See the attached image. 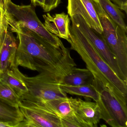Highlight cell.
<instances>
[{"label":"cell","instance_id":"cell-1","mask_svg":"<svg viewBox=\"0 0 127 127\" xmlns=\"http://www.w3.org/2000/svg\"><path fill=\"white\" fill-rule=\"evenodd\" d=\"M11 32L19 40L15 66L39 73L51 71L72 59L70 50L63 46L57 47L37 33L26 27L8 23Z\"/></svg>","mask_w":127,"mask_h":127},{"label":"cell","instance_id":"cell-2","mask_svg":"<svg viewBox=\"0 0 127 127\" xmlns=\"http://www.w3.org/2000/svg\"><path fill=\"white\" fill-rule=\"evenodd\" d=\"M70 25V36L68 42L70 49L76 51L86 64L87 69L94 78L108 88L127 97V82L120 78L105 61L89 39L73 22Z\"/></svg>","mask_w":127,"mask_h":127},{"label":"cell","instance_id":"cell-3","mask_svg":"<svg viewBox=\"0 0 127 127\" xmlns=\"http://www.w3.org/2000/svg\"><path fill=\"white\" fill-rule=\"evenodd\" d=\"M76 66L72 59L53 70L41 72L34 76L28 77L21 72L29 91L20 100L38 102L67 97L61 85L64 75Z\"/></svg>","mask_w":127,"mask_h":127},{"label":"cell","instance_id":"cell-4","mask_svg":"<svg viewBox=\"0 0 127 127\" xmlns=\"http://www.w3.org/2000/svg\"><path fill=\"white\" fill-rule=\"evenodd\" d=\"M95 5L102 28V35L116 57L122 73L127 79V32L109 17L98 0H96Z\"/></svg>","mask_w":127,"mask_h":127},{"label":"cell","instance_id":"cell-5","mask_svg":"<svg viewBox=\"0 0 127 127\" xmlns=\"http://www.w3.org/2000/svg\"><path fill=\"white\" fill-rule=\"evenodd\" d=\"M93 84L99 92L101 119L113 127H127V98L106 87L94 78Z\"/></svg>","mask_w":127,"mask_h":127},{"label":"cell","instance_id":"cell-6","mask_svg":"<svg viewBox=\"0 0 127 127\" xmlns=\"http://www.w3.org/2000/svg\"><path fill=\"white\" fill-rule=\"evenodd\" d=\"M8 23L17 24L34 31L53 46H64L58 37L50 32L37 16L32 5H19L8 0L5 9Z\"/></svg>","mask_w":127,"mask_h":127},{"label":"cell","instance_id":"cell-7","mask_svg":"<svg viewBox=\"0 0 127 127\" xmlns=\"http://www.w3.org/2000/svg\"><path fill=\"white\" fill-rule=\"evenodd\" d=\"M70 20L82 34L89 39L102 58L118 77L127 82V79L122 73L116 57L110 50L101 34L96 32L91 28L81 15L73 16L70 17Z\"/></svg>","mask_w":127,"mask_h":127},{"label":"cell","instance_id":"cell-8","mask_svg":"<svg viewBox=\"0 0 127 127\" xmlns=\"http://www.w3.org/2000/svg\"><path fill=\"white\" fill-rule=\"evenodd\" d=\"M18 106L24 117L20 127H61L60 118L43 108L20 101Z\"/></svg>","mask_w":127,"mask_h":127},{"label":"cell","instance_id":"cell-9","mask_svg":"<svg viewBox=\"0 0 127 127\" xmlns=\"http://www.w3.org/2000/svg\"><path fill=\"white\" fill-rule=\"evenodd\" d=\"M96 0H67V13L70 17L80 15L87 25L96 32L102 34L101 25L95 8Z\"/></svg>","mask_w":127,"mask_h":127},{"label":"cell","instance_id":"cell-10","mask_svg":"<svg viewBox=\"0 0 127 127\" xmlns=\"http://www.w3.org/2000/svg\"><path fill=\"white\" fill-rule=\"evenodd\" d=\"M21 102L35 105L53 113L60 119L75 116V98L72 97L59 98L52 100L30 102L20 100Z\"/></svg>","mask_w":127,"mask_h":127},{"label":"cell","instance_id":"cell-11","mask_svg":"<svg viewBox=\"0 0 127 127\" xmlns=\"http://www.w3.org/2000/svg\"><path fill=\"white\" fill-rule=\"evenodd\" d=\"M45 28L50 33L67 41L70 36V18L64 12L51 15L47 13L43 16Z\"/></svg>","mask_w":127,"mask_h":127},{"label":"cell","instance_id":"cell-12","mask_svg":"<svg viewBox=\"0 0 127 127\" xmlns=\"http://www.w3.org/2000/svg\"><path fill=\"white\" fill-rule=\"evenodd\" d=\"M75 112L76 116L86 123L88 127L98 126L101 119L98 106L95 102L75 98Z\"/></svg>","mask_w":127,"mask_h":127},{"label":"cell","instance_id":"cell-13","mask_svg":"<svg viewBox=\"0 0 127 127\" xmlns=\"http://www.w3.org/2000/svg\"><path fill=\"white\" fill-rule=\"evenodd\" d=\"M17 42L12 32L8 30L0 48V70L2 73L15 66Z\"/></svg>","mask_w":127,"mask_h":127},{"label":"cell","instance_id":"cell-14","mask_svg":"<svg viewBox=\"0 0 127 127\" xmlns=\"http://www.w3.org/2000/svg\"><path fill=\"white\" fill-rule=\"evenodd\" d=\"M0 77L19 98L28 93V88L17 67L15 66L7 70Z\"/></svg>","mask_w":127,"mask_h":127},{"label":"cell","instance_id":"cell-15","mask_svg":"<svg viewBox=\"0 0 127 127\" xmlns=\"http://www.w3.org/2000/svg\"><path fill=\"white\" fill-rule=\"evenodd\" d=\"M94 77L87 69L75 67L64 75L62 84L70 86H82L92 84Z\"/></svg>","mask_w":127,"mask_h":127},{"label":"cell","instance_id":"cell-16","mask_svg":"<svg viewBox=\"0 0 127 127\" xmlns=\"http://www.w3.org/2000/svg\"><path fill=\"white\" fill-rule=\"evenodd\" d=\"M61 87L66 94L91 98L97 104L100 100L99 92L93 83L92 84L82 86H70L62 84Z\"/></svg>","mask_w":127,"mask_h":127},{"label":"cell","instance_id":"cell-17","mask_svg":"<svg viewBox=\"0 0 127 127\" xmlns=\"http://www.w3.org/2000/svg\"><path fill=\"white\" fill-rule=\"evenodd\" d=\"M24 117L19 107H14L0 101V121L13 123L20 127Z\"/></svg>","mask_w":127,"mask_h":127},{"label":"cell","instance_id":"cell-18","mask_svg":"<svg viewBox=\"0 0 127 127\" xmlns=\"http://www.w3.org/2000/svg\"><path fill=\"white\" fill-rule=\"evenodd\" d=\"M98 1L102 9L109 17L127 32L125 15L118 6L111 0H98Z\"/></svg>","mask_w":127,"mask_h":127},{"label":"cell","instance_id":"cell-19","mask_svg":"<svg viewBox=\"0 0 127 127\" xmlns=\"http://www.w3.org/2000/svg\"><path fill=\"white\" fill-rule=\"evenodd\" d=\"M0 101L14 107H19L20 98L0 76Z\"/></svg>","mask_w":127,"mask_h":127},{"label":"cell","instance_id":"cell-20","mask_svg":"<svg viewBox=\"0 0 127 127\" xmlns=\"http://www.w3.org/2000/svg\"><path fill=\"white\" fill-rule=\"evenodd\" d=\"M61 127H88V125L76 115L61 118Z\"/></svg>","mask_w":127,"mask_h":127},{"label":"cell","instance_id":"cell-21","mask_svg":"<svg viewBox=\"0 0 127 127\" xmlns=\"http://www.w3.org/2000/svg\"><path fill=\"white\" fill-rule=\"evenodd\" d=\"M9 26L5 10L0 8V48L5 37Z\"/></svg>","mask_w":127,"mask_h":127},{"label":"cell","instance_id":"cell-22","mask_svg":"<svg viewBox=\"0 0 127 127\" xmlns=\"http://www.w3.org/2000/svg\"><path fill=\"white\" fill-rule=\"evenodd\" d=\"M61 2V0H44L42 7L45 12H49L57 8Z\"/></svg>","mask_w":127,"mask_h":127},{"label":"cell","instance_id":"cell-23","mask_svg":"<svg viewBox=\"0 0 127 127\" xmlns=\"http://www.w3.org/2000/svg\"><path fill=\"white\" fill-rule=\"evenodd\" d=\"M114 4H116L120 9L127 14V0H111Z\"/></svg>","mask_w":127,"mask_h":127},{"label":"cell","instance_id":"cell-24","mask_svg":"<svg viewBox=\"0 0 127 127\" xmlns=\"http://www.w3.org/2000/svg\"><path fill=\"white\" fill-rule=\"evenodd\" d=\"M30 1L33 6H40L42 8L43 6L44 0H30Z\"/></svg>","mask_w":127,"mask_h":127},{"label":"cell","instance_id":"cell-25","mask_svg":"<svg viewBox=\"0 0 127 127\" xmlns=\"http://www.w3.org/2000/svg\"><path fill=\"white\" fill-rule=\"evenodd\" d=\"M17 127V126L13 123L0 121V127Z\"/></svg>","mask_w":127,"mask_h":127},{"label":"cell","instance_id":"cell-26","mask_svg":"<svg viewBox=\"0 0 127 127\" xmlns=\"http://www.w3.org/2000/svg\"><path fill=\"white\" fill-rule=\"evenodd\" d=\"M8 0H0V8L5 10Z\"/></svg>","mask_w":127,"mask_h":127},{"label":"cell","instance_id":"cell-27","mask_svg":"<svg viewBox=\"0 0 127 127\" xmlns=\"http://www.w3.org/2000/svg\"><path fill=\"white\" fill-rule=\"evenodd\" d=\"M2 74V72H1V70H0V76H1V74Z\"/></svg>","mask_w":127,"mask_h":127}]
</instances>
